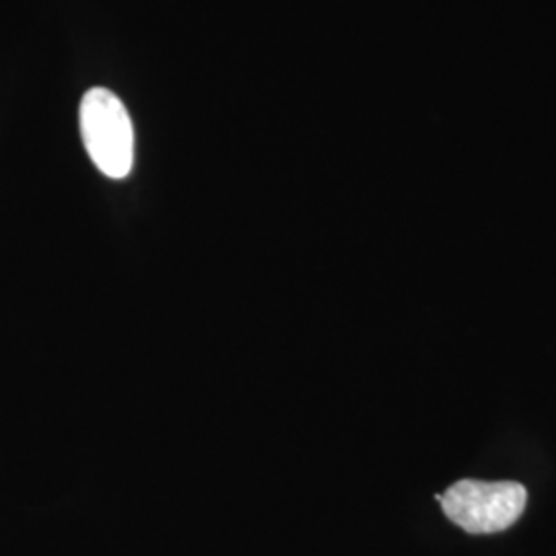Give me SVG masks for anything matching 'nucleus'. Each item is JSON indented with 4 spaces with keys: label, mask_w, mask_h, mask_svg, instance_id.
I'll list each match as a JSON object with an SVG mask.
<instances>
[{
    "label": "nucleus",
    "mask_w": 556,
    "mask_h": 556,
    "mask_svg": "<svg viewBox=\"0 0 556 556\" xmlns=\"http://www.w3.org/2000/svg\"><path fill=\"white\" fill-rule=\"evenodd\" d=\"M80 139L103 176L124 179L135 165V126L126 105L105 87L89 89L79 110Z\"/></svg>",
    "instance_id": "obj_1"
},
{
    "label": "nucleus",
    "mask_w": 556,
    "mask_h": 556,
    "mask_svg": "<svg viewBox=\"0 0 556 556\" xmlns=\"http://www.w3.org/2000/svg\"><path fill=\"white\" fill-rule=\"evenodd\" d=\"M443 514L468 534H497L511 528L528 505V491L514 480L464 478L438 495Z\"/></svg>",
    "instance_id": "obj_2"
}]
</instances>
